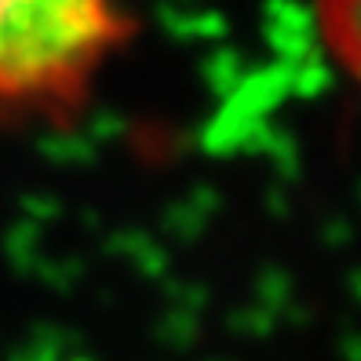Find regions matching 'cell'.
Returning <instances> with one entry per match:
<instances>
[{
    "label": "cell",
    "mask_w": 361,
    "mask_h": 361,
    "mask_svg": "<svg viewBox=\"0 0 361 361\" xmlns=\"http://www.w3.org/2000/svg\"><path fill=\"white\" fill-rule=\"evenodd\" d=\"M132 33L121 0H0V110H80Z\"/></svg>",
    "instance_id": "obj_1"
},
{
    "label": "cell",
    "mask_w": 361,
    "mask_h": 361,
    "mask_svg": "<svg viewBox=\"0 0 361 361\" xmlns=\"http://www.w3.org/2000/svg\"><path fill=\"white\" fill-rule=\"evenodd\" d=\"M310 26L329 66L361 92V0H310Z\"/></svg>",
    "instance_id": "obj_2"
}]
</instances>
